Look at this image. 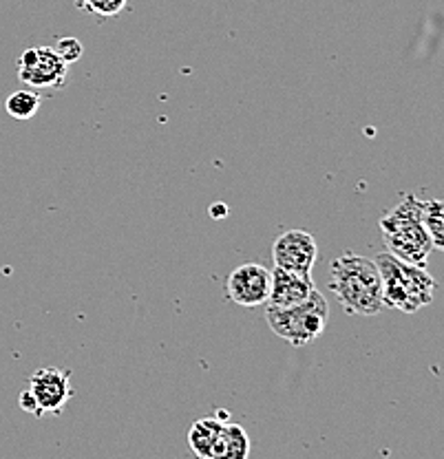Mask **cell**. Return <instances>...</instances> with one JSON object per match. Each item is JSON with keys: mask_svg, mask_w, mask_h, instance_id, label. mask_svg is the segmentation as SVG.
Here are the masks:
<instances>
[{"mask_svg": "<svg viewBox=\"0 0 444 459\" xmlns=\"http://www.w3.org/2000/svg\"><path fill=\"white\" fill-rule=\"evenodd\" d=\"M329 290L350 316H376L383 312V279L371 258L361 255L338 256L329 270Z\"/></svg>", "mask_w": 444, "mask_h": 459, "instance_id": "6da1fadb", "label": "cell"}, {"mask_svg": "<svg viewBox=\"0 0 444 459\" xmlns=\"http://www.w3.org/2000/svg\"><path fill=\"white\" fill-rule=\"evenodd\" d=\"M422 204L415 195H407L398 205L380 217V232L389 255L412 265H427L433 243L422 221Z\"/></svg>", "mask_w": 444, "mask_h": 459, "instance_id": "7a4b0ae2", "label": "cell"}, {"mask_svg": "<svg viewBox=\"0 0 444 459\" xmlns=\"http://www.w3.org/2000/svg\"><path fill=\"white\" fill-rule=\"evenodd\" d=\"M374 263L383 279L385 307L415 314L418 309L431 305L438 283L422 265L400 261L389 252L376 256Z\"/></svg>", "mask_w": 444, "mask_h": 459, "instance_id": "3957f363", "label": "cell"}, {"mask_svg": "<svg viewBox=\"0 0 444 459\" xmlns=\"http://www.w3.org/2000/svg\"><path fill=\"white\" fill-rule=\"evenodd\" d=\"M327 314L329 307L326 296L314 290L308 300L292 305V307H267L266 320L267 327L285 342H290L292 347H305L326 332Z\"/></svg>", "mask_w": 444, "mask_h": 459, "instance_id": "277c9868", "label": "cell"}, {"mask_svg": "<svg viewBox=\"0 0 444 459\" xmlns=\"http://www.w3.org/2000/svg\"><path fill=\"white\" fill-rule=\"evenodd\" d=\"M18 78L31 89H60L66 80V62L54 47H31L18 57Z\"/></svg>", "mask_w": 444, "mask_h": 459, "instance_id": "5b68a950", "label": "cell"}, {"mask_svg": "<svg viewBox=\"0 0 444 459\" xmlns=\"http://www.w3.org/2000/svg\"><path fill=\"white\" fill-rule=\"evenodd\" d=\"M272 272L259 263H243L231 272L226 294L239 307H259L270 300Z\"/></svg>", "mask_w": 444, "mask_h": 459, "instance_id": "8992f818", "label": "cell"}, {"mask_svg": "<svg viewBox=\"0 0 444 459\" xmlns=\"http://www.w3.org/2000/svg\"><path fill=\"white\" fill-rule=\"evenodd\" d=\"M274 265L300 276H312L318 258L317 238L305 230H288L272 246Z\"/></svg>", "mask_w": 444, "mask_h": 459, "instance_id": "52a82bcc", "label": "cell"}, {"mask_svg": "<svg viewBox=\"0 0 444 459\" xmlns=\"http://www.w3.org/2000/svg\"><path fill=\"white\" fill-rule=\"evenodd\" d=\"M27 391L36 402L40 415L62 413L66 402L74 395L69 371L56 369V367H47V369H38L33 373Z\"/></svg>", "mask_w": 444, "mask_h": 459, "instance_id": "ba28073f", "label": "cell"}, {"mask_svg": "<svg viewBox=\"0 0 444 459\" xmlns=\"http://www.w3.org/2000/svg\"><path fill=\"white\" fill-rule=\"evenodd\" d=\"M317 290L312 276H300L294 272L274 267L272 272V290L267 307H292V305L303 303L309 299V294Z\"/></svg>", "mask_w": 444, "mask_h": 459, "instance_id": "9c48e42d", "label": "cell"}, {"mask_svg": "<svg viewBox=\"0 0 444 459\" xmlns=\"http://www.w3.org/2000/svg\"><path fill=\"white\" fill-rule=\"evenodd\" d=\"M223 422L219 418H202L188 430V446L199 459H213L214 444L222 435Z\"/></svg>", "mask_w": 444, "mask_h": 459, "instance_id": "30bf717a", "label": "cell"}, {"mask_svg": "<svg viewBox=\"0 0 444 459\" xmlns=\"http://www.w3.org/2000/svg\"><path fill=\"white\" fill-rule=\"evenodd\" d=\"M250 457V437L239 424H223L222 435L214 444L213 459H248Z\"/></svg>", "mask_w": 444, "mask_h": 459, "instance_id": "8fae6325", "label": "cell"}, {"mask_svg": "<svg viewBox=\"0 0 444 459\" xmlns=\"http://www.w3.org/2000/svg\"><path fill=\"white\" fill-rule=\"evenodd\" d=\"M422 221L433 243V250L444 252V199L424 201Z\"/></svg>", "mask_w": 444, "mask_h": 459, "instance_id": "7c38bea8", "label": "cell"}, {"mask_svg": "<svg viewBox=\"0 0 444 459\" xmlns=\"http://www.w3.org/2000/svg\"><path fill=\"white\" fill-rule=\"evenodd\" d=\"M40 95L31 89L16 91L7 98L4 102V111L12 115L13 119H21V122H27V119L36 117V113L40 111Z\"/></svg>", "mask_w": 444, "mask_h": 459, "instance_id": "4fadbf2b", "label": "cell"}, {"mask_svg": "<svg viewBox=\"0 0 444 459\" xmlns=\"http://www.w3.org/2000/svg\"><path fill=\"white\" fill-rule=\"evenodd\" d=\"M128 0H75L78 9L98 18H113L124 12Z\"/></svg>", "mask_w": 444, "mask_h": 459, "instance_id": "5bb4252c", "label": "cell"}, {"mask_svg": "<svg viewBox=\"0 0 444 459\" xmlns=\"http://www.w3.org/2000/svg\"><path fill=\"white\" fill-rule=\"evenodd\" d=\"M54 49H56V54H58L62 60L66 62V65H71V62H78L84 54L83 42H80L78 38H74V36L58 38V42H56Z\"/></svg>", "mask_w": 444, "mask_h": 459, "instance_id": "9a60e30c", "label": "cell"}]
</instances>
